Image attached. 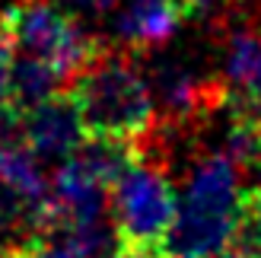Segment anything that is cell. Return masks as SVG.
I'll return each mask as SVG.
<instances>
[{
  "label": "cell",
  "instance_id": "6",
  "mask_svg": "<svg viewBox=\"0 0 261 258\" xmlns=\"http://www.w3.org/2000/svg\"><path fill=\"white\" fill-rule=\"evenodd\" d=\"M220 45V83L226 89V99L236 106L261 109V16H242L223 32Z\"/></svg>",
  "mask_w": 261,
  "mask_h": 258
},
{
  "label": "cell",
  "instance_id": "13",
  "mask_svg": "<svg viewBox=\"0 0 261 258\" xmlns=\"http://www.w3.org/2000/svg\"><path fill=\"white\" fill-rule=\"evenodd\" d=\"M217 258H252V255H249V252H242L239 246H232V249H226L223 255H217Z\"/></svg>",
  "mask_w": 261,
  "mask_h": 258
},
{
  "label": "cell",
  "instance_id": "1",
  "mask_svg": "<svg viewBox=\"0 0 261 258\" xmlns=\"http://www.w3.org/2000/svg\"><path fill=\"white\" fill-rule=\"evenodd\" d=\"M67 96L76 106L86 140H109L143 153L160 131V109L147 70L124 48L102 55L70 80Z\"/></svg>",
  "mask_w": 261,
  "mask_h": 258
},
{
  "label": "cell",
  "instance_id": "11",
  "mask_svg": "<svg viewBox=\"0 0 261 258\" xmlns=\"http://www.w3.org/2000/svg\"><path fill=\"white\" fill-rule=\"evenodd\" d=\"M109 258H163V255H153V252H140V249H130V246H115Z\"/></svg>",
  "mask_w": 261,
  "mask_h": 258
},
{
  "label": "cell",
  "instance_id": "12",
  "mask_svg": "<svg viewBox=\"0 0 261 258\" xmlns=\"http://www.w3.org/2000/svg\"><path fill=\"white\" fill-rule=\"evenodd\" d=\"M67 4H76V7H83V10L102 13V10H112L115 4H121V0H67Z\"/></svg>",
  "mask_w": 261,
  "mask_h": 258
},
{
  "label": "cell",
  "instance_id": "2",
  "mask_svg": "<svg viewBox=\"0 0 261 258\" xmlns=\"http://www.w3.org/2000/svg\"><path fill=\"white\" fill-rule=\"evenodd\" d=\"M252 191L239 166L226 153H198L185 169L178 226L169 242V255L217 258L239 242Z\"/></svg>",
  "mask_w": 261,
  "mask_h": 258
},
{
  "label": "cell",
  "instance_id": "5",
  "mask_svg": "<svg viewBox=\"0 0 261 258\" xmlns=\"http://www.w3.org/2000/svg\"><path fill=\"white\" fill-rule=\"evenodd\" d=\"M22 144L29 147L38 160L61 163V166L83 150L86 131H83V121H80L76 106L70 102L67 93H58L48 102L25 112Z\"/></svg>",
  "mask_w": 261,
  "mask_h": 258
},
{
  "label": "cell",
  "instance_id": "10",
  "mask_svg": "<svg viewBox=\"0 0 261 258\" xmlns=\"http://www.w3.org/2000/svg\"><path fill=\"white\" fill-rule=\"evenodd\" d=\"M175 4L181 7V13L185 16H201V13H207L217 0H175Z\"/></svg>",
  "mask_w": 261,
  "mask_h": 258
},
{
  "label": "cell",
  "instance_id": "9",
  "mask_svg": "<svg viewBox=\"0 0 261 258\" xmlns=\"http://www.w3.org/2000/svg\"><path fill=\"white\" fill-rule=\"evenodd\" d=\"M13 61H16V51H13L7 32L0 29V96H7L10 86V73H13Z\"/></svg>",
  "mask_w": 261,
  "mask_h": 258
},
{
  "label": "cell",
  "instance_id": "3",
  "mask_svg": "<svg viewBox=\"0 0 261 258\" xmlns=\"http://www.w3.org/2000/svg\"><path fill=\"white\" fill-rule=\"evenodd\" d=\"M178 208L181 198L175 195L169 163L147 147L112 188V233L118 246L169 255V242L178 226Z\"/></svg>",
  "mask_w": 261,
  "mask_h": 258
},
{
  "label": "cell",
  "instance_id": "14",
  "mask_svg": "<svg viewBox=\"0 0 261 258\" xmlns=\"http://www.w3.org/2000/svg\"><path fill=\"white\" fill-rule=\"evenodd\" d=\"M0 258H10V249L4 246V242H0Z\"/></svg>",
  "mask_w": 261,
  "mask_h": 258
},
{
  "label": "cell",
  "instance_id": "7",
  "mask_svg": "<svg viewBox=\"0 0 261 258\" xmlns=\"http://www.w3.org/2000/svg\"><path fill=\"white\" fill-rule=\"evenodd\" d=\"M185 13L175 0H130L121 10L115 32L124 51H147L172 42Z\"/></svg>",
  "mask_w": 261,
  "mask_h": 258
},
{
  "label": "cell",
  "instance_id": "4",
  "mask_svg": "<svg viewBox=\"0 0 261 258\" xmlns=\"http://www.w3.org/2000/svg\"><path fill=\"white\" fill-rule=\"evenodd\" d=\"M0 29L7 32L19 58L48 64L64 76L67 86L106 48L55 0H13L0 10Z\"/></svg>",
  "mask_w": 261,
  "mask_h": 258
},
{
  "label": "cell",
  "instance_id": "15",
  "mask_svg": "<svg viewBox=\"0 0 261 258\" xmlns=\"http://www.w3.org/2000/svg\"><path fill=\"white\" fill-rule=\"evenodd\" d=\"M163 258H178V255H163Z\"/></svg>",
  "mask_w": 261,
  "mask_h": 258
},
{
  "label": "cell",
  "instance_id": "8",
  "mask_svg": "<svg viewBox=\"0 0 261 258\" xmlns=\"http://www.w3.org/2000/svg\"><path fill=\"white\" fill-rule=\"evenodd\" d=\"M22 124H25V112L7 96H0V150L22 144Z\"/></svg>",
  "mask_w": 261,
  "mask_h": 258
}]
</instances>
